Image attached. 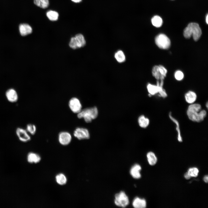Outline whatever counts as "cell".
<instances>
[{
    "instance_id": "1",
    "label": "cell",
    "mask_w": 208,
    "mask_h": 208,
    "mask_svg": "<svg viewBox=\"0 0 208 208\" xmlns=\"http://www.w3.org/2000/svg\"><path fill=\"white\" fill-rule=\"evenodd\" d=\"M188 118L195 122H200L203 121L207 115L206 110L202 109L201 105L199 103L190 104L186 111Z\"/></svg>"
},
{
    "instance_id": "2",
    "label": "cell",
    "mask_w": 208,
    "mask_h": 208,
    "mask_svg": "<svg viewBox=\"0 0 208 208\" xmlns=\"http://www.w3.org/2000/svg\"><path fill=\"white\" fill-rule=\"evenodd\" d=\"M183 34L184 37L186 38H189L192 36L194 40L197 41L202 34V31L198 23H191L185 29Z\"/></svg>"
},
{
    "instance_id": "3",
    "label": "cell",
    "mask_w": 208,
    "mask_h": 208,
    "mask_svg": "<svg viewBox=\"0 0 208 208\" xmlns=\"http://www.w3.org/2000/svg\"><path fill=\"white\" fill-rule=\"evenodd\" d=\"M163 80H161L159 82L157 81L156 85L148 84L147 86L148 91L150 96L158 94L159 96L163 98L166 97L167 94L164 89L163 88Z\"/></svg>"
},
{
    "instance_id": "4",
    "label": "cell",
    "mask_w": 208,
    "mask_h": 208,
    "mask_svg": "<svg viewBox=\"0 0 208 208\" xmlns=\"http://www.w3.org/2000/svg\"><path fill=\"white\" fill-rule=\"evenodd\" d=\"M98 114V110L96 107L85 109L78 113L77 116L79 118H83L87 123L90 122L96 118Z\"/></svg>"
},
{
    "instance_id": "5",
    "label": "cell",
    "mask_w": 208,
    "mask_h": 208,
    "mask_svg": "<svg viewBox=\"0 0 208 208\" xmlns=\"http://www.w3.org/2000/svg\"><path fill=\"white\" fill-rule=\"evenodd\" d=\"M129 198L125 192L121 191L115 195L114 203L117 206L125 207L129 204Z\"/></svg>"
},
{
    "instance_id": "6",
    "label": "cell",
    "mask_w": 208,
    "mask_h": 208,
    "mask_svg": "<svg viewBox=\"0 0 208 208\" xmlns=\"http://www.w3.org/2000/svg\"><path fill=\"white\" fill-rule=\"evenodd\" d=\"M156 45L160 48L164 49H168L170 46V41L169 38L165 34H159L155 38Z\"/></svg>"
},
{
    "instance_id": "7",
    "label": "cell",
    "mask_w": 208,
    "mask_h": 208,
    "mask_svg": "<svg viewBox=\"0 0 208 208\" xmlns=\"http://www.w3.org/2000/svg\"><path fill=\"white\" fill-rule=\"evenodd\" d=\"M73 134L75 137L79 140L88 139L90 137L88 130L82 127L76 128L74 131Z\"/></svg>"
},
{
    "instance_id": "8",
    "label": "cell",
    "mask_w": 208,
    "mask_h": 208,
    "mask_svg": "<svg viewBox=\"0 0 208 208\" xmlns=\"http://www.w3.org/2000/svg\"><path fill=\"white\" fill-rule=\"evenodd\" d=\"M68 105L71 111L74 113L78 114L81 110V104L79 100L77 98H71L69 102Z\"/></svg>"
},
{
    "instance_id": "9",
    "label": "cell",
    "mask_w": 208,
    "mask_h": 208,
    "mask_svg": "<svg viewBox=\"0 0 208 208\" xmlns=\"http://www.w3.org/2000/svg\"><path fill=\"white\" fill-rule=\"evenodd\" d=\"M16 133L19 140L22 142H26L31 140V137L28 132L24 129L18 127L16 129Z\"/></svg>"
},
{
    "instance_id": "10",
    "label": "cell",
    "mask_w": 208,
    "mask_h": 208,
    "mask_svg": "<svg viewBox=\"0 0 208 208\" xmlns=\"http://www.w3.org/2000/svg\"><path fill=\"white\" fill-rule=\"evenodd\" d=\"M71 140V135L68 132L63 131L59 134L58 140L60 143L62 145H68L70 143Z\"/></svg>"
},
{
    "instance_id": "11",
    "label": "cell",
    "mask_w": 208,
    "mask_h": 208,
    "mask_svg": "<svg viewBox=\"0 0 208 208\" xmlns=\"http://www.w3.org/2000/svg\"><path fill=\"white\" fill-rule=\"evenodd\" d=\"M18 28L20 34L23 36L29 35L31 34L32 31L31 27L27 23H23L20 24Z\"/></svg>"
},
{
    "instance_id": "12",
    "label": "cell",
    "mask_w": 208,
    "mask_h": 208,
    "mask_svg": "<svg viewBox=\"0 0 208 208\" xmlns=\"http://www.w3.org/2000/svg\"><path fill=\"white\" fill-rule=\"evenodd\" d=\"M5 96L7 100L11 103L16 102L18 99V96L16 91L14 89H10L6 92Z\"/></svg>"
},
{
    "instance_id": "13",
    "label": "cell",
    "mask_w": 208,
    "mask_h": 208,
    "mask_svg": "<svg viewBox=\"0 0 208 208\" xmlns=\"http://www.w3.org/2000/svg\"><path fill=\"white\" fill-rule=\"evenodd\" d=\"M141 170L140 166L138 164H135L131 168L130 173L132 177L135 179H139L141 177L140 171Z\"/></svg>"
},
{
    "instance_id": "14",
    "label": "cell",
    "mask_w": 208,
    "mask_h": 208,
    "mask_svg": "<svg viewBox=\"0 0 208 208\" xmlns=\"http://www.w3.org/2000/svg\"><path fill=\"white\" fill-rule=\"evenodd\" d=\"M169 117L170 120L173 122L176 126V130L177 133V139L178 141L181 142L182 141V138L181 135L179 123L178 121L172 116L171 112H170Z\"/></svg>"
},
{
    "instance_id": "15",
    "label": "cell",
    "mask_w": 208,
    "mask_h": 208,
    "mask_svg": "<svg viewBox=\"0 0 208 208\" xmlns=\"http://www.w3.org/2000/svg\"><path fill=\"white\" fill-rule=\"evenodd\" d=\"M197 98L196 94L192 91H189L185 95V99L186 102L189 104L195 103Z\"/></svg>"
},
{
    "instance_id": "16",
    "label": "cell",
    "mask_w": 208,
    "mask_h": 208,
    "mask_svg": "<svg viewBox=\"0 0 208 208\" xmlns=\"http://www.w3.org/2000/svg\"><path fill=\"white\" fill-rule=\"evenodd\" d=\"M132 205L135 208H144L146 206V202L144 198L136 197L133 199Z\"/></svg>"
},
{
    "instance_id": "17",
    "label": "cell",
    "mask_w": 208,
    "mask_h": 208,
    "mask_svg": "<svg viewBox=\"0 0 208 208\" xmlns=\"http://www.w3.org/2000/svg\"><path fill=\"white\" fill-rule=\"evenodd\" d=\"M27 160L30 163L36 164L40 161L41 157L38 154L36 153L30 152L27 155Z\"/></svg>"
},
{
    "instance_id": "18",
    "label": "cell",
    "mask_w": 208,
    "mask_h": 208,
    "mask_svg": "<svg viewBox=\"0 0 208 208\" xmlns=\"http://www.w3.org/2000/svg\"><path fill=\"white\" fill-rule=\"evenodd\" d=\"M152 73L153 76L158 80H164L165 77L161 74L159 70V65H155L153 67Z\"/></svg>"
},
{
    "instance_id": "19",
    "label": "cell",
    "mask_w": 208,
    "mask_h": 208,
    "mask_svg": "<svg viewBox=\"0 0 208 208\" xmlns=\"http://www.w3.org/2000/svg\"><path fill=\"white\" fill-rule=\"evenodd\" d=\"M138 122L139 126L142 128H146L149 125L150 121L149 119L146 117L144 115L140 116L138 119Z\"/></svg>"
},
{
    "instance_id": "20",
    "label": "cell",
    "mask_w": 208,
    "mask_h": 208,
    "mask_svg": "<svg viewBox=\"0 0 208 208\" xmlns=\"http://www.w3.org/2000/svg\"><path fill=\"white\" fill-rule=\"evenodd\" d=\"M147 160L149 164L151 166L155 165L157 162V158L153 152H149L147 154Z\"/></svg>"
},
{
    "instance_id": "21",
    "label": "cell",
    "mask_w": 208,
    "mask_h": 208,
    "mask_svg": "<svg viewBox=\"0 0 208 208\" xmlns=\"http://www.w3.org/2000/svg\"><path fill=\"white\" fill-rule=\"evenodd\" d=\"M151 21L152 25L157 27L161 26L163 23L162 19L157 15L154 16L151 19Z\"/></svg>"
},
{
    "instance_id": "22",
    "label": "cell",
    "mask_w": 208,
    "mask_h": 208,
    "mask_svg": "<svg viewBox=\"0 0 208 208\" xmlns=\"http://www.w3.org/2000/svg\"><path fill=\"white\" fill-rule=\"evenodd\" d=\"M55 179L57 183L60 185H64L67 182V178L62 173H60L57 175Z\"/></svg>"
},
{
    "instance_id": "23",
    "label": "cell",
    "mask_w": 208,
    "mask_h": 208,
    "mask_svg": "<svg viewBox=\"0 0 208 208\" xmlns=\"http://www.w3.org/2000/svg\"><path fill=\"white\" fill-rule=\"evenodd\" d=\"M34 3L37 6L43 9L47 8L49 4V0H34Z\"/></svg>"
},
{
    "instance_id": "24",
    "label": "cell",
    "mask_w": 208,
    "mask_h": 208,
    "mask_svg": "<svg viewBox=\"0 0 208 208\" xmlns=\"http://www.w3.org/2000/svg\"><path fill=\"white\" fill-rule=\"evenodd\" d=\"M46 15L48 18L51 21H57L59 17V14L57 12L50 10L48 11L46 13Z\"/></svg>"
},
{
    "instance_id": "25",
    "label": "cell",
    "mask_w": 208,
    "mask_h": 208,
    "mask_svg": "<svg viewBox=\"0 0 208 208\" xmlns=\"http://www.w3.org/2000/svg\"><path fill=\"white\" fill-rule=\"evenodd\" d=\"M114 56L116 60L119 62H122L125 60V56L122 51H118L115 53Z\"/></svg>"
},
{
    "instance_id": "26",
    "label": "cell",
    "mask_w": 208,
    "mask_h": 208,
    "mask_svg": "<svg viewBox=\"0 0 208 208\" xmlns=\"http://www.w3.org/2000/svg\"><path fill=\"white\" fill-rule=\"evenodd\" d=\"M69 45L71 48L74 49L81 47L75 37H73L71 38Z\"/></svg>"
},
{
    "instance_id": "27",
    "label": "cell",
    "mask_w": 208,
    "mask_h": 208,
    "mask_svg": "<svg viewBox=\"0 0 208 208\" xmlns=\"http://www.w3.org/2000/svg\"><path fill=\"white\" fill-rule=\"evenodd\" d=\"M79 44L81 47H83L86 44V41L83 36L81 34H78L75 36Z\"/></svg>"
},
{
    "instance_id": "28",
    "label": "cell",
    "mask_w": 208,
    "mask_h": 208,
    "mask_svg": "<svg viewBox=\"0 0 208 208\" xmlns=\"http://www.w3.org/2000/svg\"><path fill=\"white\" fill-rule=\"evenodd\" d=\"M27 131L32 135H34L36 131V127L35 125L31 124H29L26 126Z\"/></svg>"
},
{
    "instance_id": "29",
    "label": "cell",
    "mask_w": 208,
    "mask_h": 208,
    "mask_svg": "<svg viewBox=\"0 0 208 208\" xmlns=\"http://www.w3.org/2000/svg\"><path fill=\"white\" fill-rule=\"evenodd\" d=\"M199 172L198 169L195 167L190 168L188 170L187 173L191 177H196Z\"/></svg>"
},
{
    "instance_id": "30",
    "label": "cell",
    "mask_w": 208,
    "mask_h": 208,
    "mask_svg": "<svg viewBox=\"0 0 208 208\" xmlns=\"http://www.w3.org/2000/svg\"><path fill=\"white\" fill-rule=\"evenodd\" d=\"M175 79L177 80L180 81L182 80L184 77V75L182 72L180 70L176 71L174 74Z\"/></svg>"
},
{
    "instance_id": "31",
    "label": "cell",
    "mask_w": 208,
    "mask_h": 208,
    "mask_svg": "<svg viewBox=\"0 0 208 208\" xmlns=\"http://www.w3.org/2000/svg\"><path fill=\"white\" fill-rule=\"evenodd\" d=\"M184 176L185 179H188L190 178L191 176L189 175L187 172L184 175Z\"/></svg>"
},
{
    "instance_id": "32",
    "label": "cell",
    "mask_w": 208,
    "mask_h": 208,
    "mask_svg": "<svg viewBox=\"0 0 208 208\" xmlns=\"http://www.w3.org/2000/svg\"><path fill=\"white\" fill-rule=\"evenodd\" d=\"M203 180L205 183H207L208 182V175H206L204 177V178H203Z\"/></svg>"
},
{
    "instance_id": "33",
    "label": "cell",
    "mask_w": 208,
    "mask_h": 208,
    "mask_svg": "<svg viewBox=\"0 0 208 208\" xmlns=\"http://www.w3.org/2000/svg\"><path fill=\"white\" fill-rule=\"evenodd\" d=\"M72 1L75 3H79L82 0H71Z\"/></svg>"
},
{
    "instance_id": "34",
    "label": "cell",
    "mask_w": 208,
    "mask_h": 208,
    "mask_svg": "<svg viewBox=\"0 0 208 208\" xmlns=\"http://www.w3.org/2000/svg\"><path fill=\"white\" fill-rule=\"evenodd\" d=\"M206 22L207 24L208 23V15L207 14V15L206 17Z\"/></svg>"
},
{
    "instance_id": "35",
    "label": "cell",
    "mask_w": 208,
    "mask_h": 208,
    "mask_svg": "<svg viewBox=\"0 0 208 208\" xmlns=\"http://www.w3.org/2000/svg\"><path fill=\"white\" fill-rule=\"evenodd\" d=\"M206 106L207 107V108H208V102H207V103L206 104Z\"/></svg>"
}]
</instances>
